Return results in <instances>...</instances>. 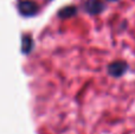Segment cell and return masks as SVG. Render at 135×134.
Returning <instances> with one entry per match:
<instances>
[{
  "label": "cell",
  "mask_w": 135,
  "mask_h": 134,
  "mask_svg": "<svg viewBox=\"0 0 135 134\" xmlns=\"http://www.w3.org/2000/svg\"><path fill=\"white\" fill-rule=\"evenodd\" d=\"M83 8L86 13L94 16V14H98L103 12V9L105 8V5L101 0H84Z\"/></svg>",
  "instance_id": "obj_1"
},
{
  "label": "cell",
  "mask_w": 135,
  "mask_h": 134,
  "mask_svg": "<svg viewBox=\"0 0 135 134\" xmlns=\"http://www.w3.org/2000/svg\"><path fill=\"white\" fill-rule=\"evenodd\" d=\"M128 69V64L123 61H115L108 65V73L113 77H120Z\"/></svg>",
  "instance_id": "obj_2"
},
{
  "label": "cell",
  "mask_w": 135,
  "mask_h": 134,
  "mask_svg": "<svg viewBox=\"0 0 135 134\" xmlns=\"http://www.w3.org/2000/svg\"><path fill=\"white\" fill-rule=\"evenodd\" d=\"M19 7H20V12L23 14H25V16H33L38 11L37 4H35L32 1H23L20 2Z\"/></svg>",
  "instance_id": "obj_3"
},
{
  "label": "cell",
  "mask_w": 135,
  "mask_h": 134,
  "mask_svg": "<svg viewBox=\"0 0 135 134\" xmlns=\"http://www.w3.org/2000/svg\"><path fill=\"white\" fill-rule=\"evenodd\" d=\"M76 14H77V7L76 6H66L59 12L58 16L63 19H66V18H70V17L76 16Z\"/></svg>",
  "instance_id": "obj_4"
},
{
  "label": "cell",
  "mask_w": 135,
  "mask_h": 134,
  "mask_svg": "<svg viewBox=\"0 0 135 134\" xmlns=\"http://www.w3.org/2000/svg\"><path fill=\"white\" fill-rule=\"evenodd\" d=\"M31 46H32V40H31V38L25 37V38H24V45H23V47H24V51H25V52L30 51Z\"/></svg>",
  "instance_id": "obj_5"
},
{
  "label": "cell",
  "mask_w": 135,
  "mask_h": 134,
  "mask_svg": "<svg viewBox=\"0 0 135 134\" xmlns=\"http://www.w3.org/2000/svg\"><path fill=\"white\" fill-rule=\"evenodd\" d=\"M108 1H116V0H108Z\"/></svg>",
  "instance_id": "obj_6"
}]
</instances>
